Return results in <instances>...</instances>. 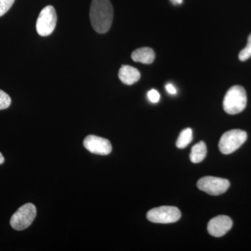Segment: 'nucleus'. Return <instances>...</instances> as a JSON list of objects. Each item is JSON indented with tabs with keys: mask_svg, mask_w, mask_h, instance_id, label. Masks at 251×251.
<instances>
[{
	"mask_svg": "<svg viewBox=\"0 0 251 251\" xmlns=\"http://www.w3.org/2000/svg\"><path fill=\"white\" fill-rule=\"evenodd\" d=\"M36 216V206L31 203H27L14 213L10 220V225L16 230H23L31 226Z\"/></svg>",
	"mask_w": 251,
	"mask_h": 251,
	"instance_id": "nucleus-4",
	"label": "nucleus"
},
{
	"mask_svg": "<svg viewBox=\"0 0 251 251\" xmlns=\"http://www.w3.org/2000/svg\"><path fill=\"white\" fill-rule=\"evenodd\" d=\"M148 97L151 103H156L159 101L160 100V94L158 93V91L156 90H151L149 91L148 93Z\"/></svg>",
	"mask_w": 251,
	"mask_h": 251,
	"instance_id": "nucleus-17",
	"label": "nucleus"
},
{
	"mask_svg": "<svg viewBox=\"0 0 251 251\" xmlns=\"http://www.w3.org/2000/svg\"><path fill=\"white\" fill-rule=\"evenodd\" d=\"M131 58L135 62L151 64L154 61L155 52L153 50L150 48H140L132 52Z\"/></svg>",
	"mask_w": 251,
	"mask_h": 251,
	"instance_id": "nucleus-11",
	"label": "nucleus"
},
{
	"mask_svg": "<svg viewBox=\"0 0 251 251\" xmlns=\"http://www.w3.org/2000/svg\"><path fill=\"white\" fill-rule=\"evenodd\" d=\"M172 3L175 5L182 4L183 0H171Z\"/></svg>",
	"mask_w": 251,
	"mask_h": 251,
	"instance_id": "nucleus-19",
	"label": "nucleus"
},
{
	"mask_svg": "<svg viewBox=\"0 0 251 251\" xmlns=\"http://www.w3.org/2000/svg\"><path fill=\"white\" fill-rule=\"evenodd\" d=\"M166 89L167 92H168L170 94H172V95H175V94H176V90L175 88V86L171 83H168L166 85Z\"/></svg>",
	"mask_w": 251,
	"mask_h": 251,
	"instance_id": "nucleus-18",
	"label": "nucleus"
},
{
	"mask_svg": "<svg viewBox=\"0 0 251 251\" xmlns=\"http://www.w3.org/2000/svg\"><path fill=\"white\" fill-rule=\"evenodd\" d=\"M232 225L233 223L229 216H218L209 221L207 226L208 232L213 237H223L230 230Z\"/></svg>",
	"mask_w": 251,
	"mask_h": 251,
	"instance_id": "nucleus-9",
	"label": "nucleus"
},
{
	"mask_svg": "<svg viewBox=\"0 0 251 251\" xmlns=\"http://www.w3.org/2000/svg\"><path fill=\"white\" fill-rule=\"evenodd\" d=\"M4 156H3L2 153L0 152V165L2 164V163H4Z\"/></svg>",
	"mask_w": 251,
	"mask_h": 251,
	"instance_id": "nucleus-20",
	"label": "nucleus"
},
{
	"mask_svg": "<svg viewBox=\"0 0 251 251\" xmlns=\"http://www.w3.org/2000/svg\"><path fill=\"white\" fill-rule=\"evenodd\" d=\"M181 211L178 208L172 206H163L153 208L148 211L147 219L155 224H173L179 221Z\"/></svg>",
	"mask_w": 251,
	"mask_h": 251,
	"instance_id": "nucleus-5",
	"label": "nucleus"
},
{
	"mask_svg": "<svg viewBox=\"0 0 251 251\" xmlns=\"http://www.w3.org/2000/svg\"><path fill=\"white\" fill-rule=\"evenodd\" d=\"M57 17L55 9L52 6H47L41 10L36 21V28L39 35H50L56 27Z\"/></svg>",
	"mask_w": 251,
	"mask_h": 251,
	"instance_id": "nucleus-6",
	"label": "nucleus"
},
{
	"mask_svg": "<svg viewBox=\"0 0 251 251\" xmlns=\"http://www.w3.org/2000/svg\"><path fill=\"white\" fill-rule=\"evenodd\" d=\"M84 147L91 153L99 155H108L112 151V145L108 140L97 135H90L83 142Z\"/></svg>",
	"mask_w": 251,
	"mask_h": 251,
	"instance_id": "nucleus-8",
	"label": "nucleus"
},
{
	"mask_svg": "<svg viewBox=\"0 0 251 251\" xmlns=\"http://www.w3.org/2000/svg\"><path fill=\"white\" fill-rule=\"evenodd\" d=\"M119 78L126 85H131L140 79V73L136 68L129 65H123L120 68Z\"/></svg>",
	"mask_w": 251,
	"mask_h": 251,
	"instance_id": "nucleus-10",
	"label": "nucleus"
},
{
	"mask_svg": "<svg viewBox=\"0 0 251 251\" xmlns=\"http://www.w3.org/2000/svg\"><path fill=\"white\" fill-rule=\"evenodd\" d=\"M247 96L244 87L234 85L227 91L224 99V109L229 115H237L247 107Z\"/></svg>",
	"mask_w": 251,
	"mask_h": 251,
	"instance_id": "nucleus-2",
	"label": "nucleus"
},
{
	"mask_svg": "<svg viewBox=\"0 0 251 251\" xmlns=\"http://www.w3.org/2000/svg\"><path fill=\"white\" fill-rule=\"evenodd\" d=\"M206 146L204 142L201 141L196 144L191 149L190 159L193 163H199L205 158L206 156Z\"/></svg>",
	"mask_w": 251,
	"mask_h": 251,
	"instance_id": "nucleus-12",
	"label": "nucleus"
},
{
	"mask_svg": "<svg viewBox=\"0 0 251 251\" xmlns=\"http://www.w3.org/2000/svg\"><path fill=\"white\" fill-rule=\"evenodd\" d=\"M193 140V131L190 128L183 130L180 133L176 145L178 148L184 149L186 148Z\"/></svg>",
	"mask_w": 251,
	"mask_h": 251,
	"instance_id": "nucleus-13",
	"label": "nucleus"
},
{
	"mask_svg": "<svg viewBox=\"0 0 251 251\" xmlns=\"http://www.w3.org/2000/svg\"><path fill=\"white\" fill-rule=\"evenodd\" d=\"M90 18L92 27L97 33L108 31L113 20V7L110 0H92Z\"/></svg>",
	"mask_w": 251,
	"mask_h": 251,
	"instance_id": "nucleus-1",
	"label": "nucleus"
},
{
	"mask_svg": "<svg viewBox=\"0 0 251 251\" xmlns=\"http://www.w3.org/2000/svg\"><path fill=\"white\" fill-rule=\"evenodd\" d=\"M198 188L211 196H219L226 193L230 184L228 180L215 176H206L198 180Z\"/></svg>",
	"mask_w": 251,
	"mask_h": 251,
	"instance_id": "nucleus-7",
	"label": "nucleus"
},
{
	"mask_svg": "<svg viewBox=\"0 0 251 251\" xmlns=\"http://www.w3.org/2000/svg\"><path fill=\"white\" fill-rule=\"evenodd\" d=\"M247 133L244 130L233 129L226 132L220 139V151L224 154H230L247 141Z\"/></svg>",
	"mask_w": 251,
	"mask_h": 251,
	"instance_id": "nucleus-3",
	"label": "nucleus"
},
{
	"mask_svg": "<svg viewBox=\"0 0 251 251\" xmlns=\"http://www.w3.org/2000/svg\"><path fill=\"white\" fill-rule=\"evenodd\" d=\"M251 57V34L248 38L247 45L239 52V59L242 62H245Z\"/></svg>",
	"mask_w": 251,
	"mask_h": 251,
	"instance_id": "nucleus-14",
	"label": "nucleus"
},
{
	"mask_svg": "<svg viewBox=\"0 0 251 251\" xmlns=\"http://www.w3.org/2000/svg\"><path fill=\"white\" fill-rule=\"evenodd\" d=\"M11 103V97L4 91L0 90V110L9 108Z\"/></svg>",
	"mask_w": 251,
	"mask_h": 251,
	"instance_id": "nucleus-15",
	"label": "nucleus"
},
{
	"mask_svg": "<svg viewBox=\"0 0 251 251\" xmlns=\"http://www.w3.org/2000/svg\"><path fill=\"white\" fill-rule=\"evenodd\" d=\"M15 0H0V17L4 16L11 9Z\"/></svg>",
	"mask_w": 251,
	"mask_h": 251,
	"instance_id": "nucleus-16",
	"label": "nucleus"
}]
</instances>
